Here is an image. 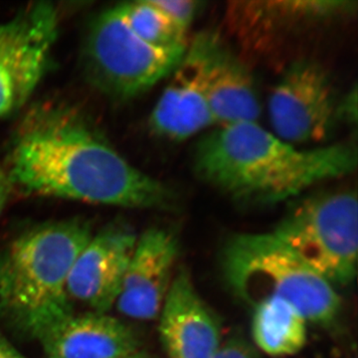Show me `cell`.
Instances as JSON below:
<instances>
[{"label": "cell", "mask_w": 358, "mask_h": 358, "mask_svg": "<svg viewBox=\"0 0 358 358\" xmlns=\"http://www.w3.org/2000/svg\"><path fill=\"white\" fill-rule=\"evenodd\" d=\"M357 164L350 143L301 150L258 122L219 127L199 141L194 152L202 180L249 204L279 203L352 173Z\"/></svg>", "instance_id": "obj_2"}, {"label": "cell", "mask_w": 358, "mask_h": 358, "mask_svg": "<svg viewBox=\"0 0 358 358\" xmlns=\"http://www.w3.org/2000/svg\"><path fill=\"white\" fill-rule=\"evenodd\" d=\"M271 232L334 287L346 286L355 279L358 204L355 192L310 197L292 209Z\"/></svg>", "instance_id": "obj_6"}, {"label": "cell", "mask_w": 358, "mask_h": 358, "mask_svg": "<svg viewBox=\"0 0 358 358\" xmlns=\"http://www.w3.org/2000/svg\"><path fill=\"white\" fill-rule=\"evenodd\" d=\"M252 310V338L261 352L268 357H286L305 348L308 322L288 301L270 298Z\"/></svg>", "instance_id": "obj_16"}, {"label": "cell", "mask_w": 358, "mask_h": 358, "mask_svg": "<svg viewBox=\"0 0 358 358\" xmlns=\"http://www.w3.org/2000/svg\"><path fill=\"white\" fill-rule=\"evenodd\" d=\"M93 235L80 218L39 224L0 252V320L21 338L39 339L73 315L68 278Z\"/></svg>", "instance_id": "obj_3"}, {"label": "cell", "mask_w": 358, "mask_h": 358, "mask_svg": "<svg viewBox=\"0 0 358 358\" xmlns=\"http://www.w3.org/2000/svg\"><path fill=\"white\" fill-rule=\"evenodd\" d=\"M162 13L180 31L187 34L190 25L199 10V2L194 0H154Z\"/></svg>", "instance_id": "obj_18"}, {"label": "cell", "mask_w": 358, "mask_h": 358, "mask_svg": "<svg viewBox=\"0 0 358 358\" xmlns=\"http://www.w3.org/2000/svg\"><path fill=\"white\" fill-rule=\"evenodd\" d=\"M14 186L6 171L0 167V215L3 212L13 193Z\"/></svg>", "instance_id": "obj_20"}, {"label": "cell", "mask_w": 358, "mask_h": 358, "mask_svg": "<svg viewBox=\"0 0 358 358\" xmlns=\"http://www.w3.org/2000/svg\"><path fill=\"white\" fill-rule=\"evenodd\" d=\"M136 240L133 228L120 220L92 235L70 271L71 300L94 312L107 313L119 296Z\"/></svg>", "instance_id": "obj_10"}, {"label": "cell", "mask_w": 358, "mask_h": 358, "mask_svg": "<svg viewBox=\"0 0 358 358\" xmlns=\"http://www.w3.org/2000/svg\"><path fill=\"white\" fill-rule=\"evenodd\" d=\"M212 358H259L248 343L240 338H233L221 345L220 350Z\"/></svg>", "instance_id": "obj_19"}, {"label": "cell", "mask_w": 358, "mask_h": 358, "mask_svg": "<svg viewBox=\"0 0 358 358\" xmlns=\"http://www.w3.org/2000/svg\"><path fill=\"white\" fill-rule=\"evenodd\" d=\"M159 338L169 358H212L220 350V322L185 268H178L159 315Z\"/></svg>", "instance_id": "obj_12"}, {"label": "cell", "mask_w": 358, "mask_h": 358, "mask_svg": "<svg viewBox=\"0 0 358 358\" xmlns=\"http://www.w3.org/2000/svg\"><path fill=\"white\" fill-rule=\"evenodd\" d=\"M224 279L233 294L253 308L270 298L288 301L308 322L327 327L341 313L336 288L272 232L240 233L223 249Z\"/></svg>", "instance_id": "obj_4"}, {"label": "cell", "mask_w": 358, "mask_h": 358, "mask_svg": "<svg viewBox=\"0 0 358 358\" xmlns=\"http://www.w3.org/2000/svg\"><path fill=\"white\" fill-rule=\"evenodd\" d=\"M186 47L164 49L148 43L129 25L120 3L105 9L90 23L82 66L90 83L99 91L128 100L169 77Z\"/></svg>", "instance_id": "obj_5"}, {"label": "cell", "mask_w": 358, "mask_h": 358, "mask_svg": "<svg viewBox=\"0 0 358 358\" xmlns=\"http://www.w3.org/2000/svg\"><path fill=\"white\" fill-rule=\"evenodd\" d=\"M6 171L14 187L38 196L134 209H169L176 200L84 115L56 103L28 110L11 138Z\"/></svg>", "instance_id": "obj_1"}, {"label": "cell", "mask_w": 358, "mask_h": 358, "mask_svg": "<svg viewBox=\"0 0 358 358\" xmlns=\"http://www.w3.org/2000/svg\"><path fill=\"white\" fill-rule=\"evenodd\" d=\"M219 42L215 33L202 32L187 44L150 115V128L157 136L182 141L215 126L207 88L212 56Z\"/></svg>", "instance_id": "obj_9"}, {"label": "cell", "mask_w": 358, "mask_h": 358, "mask_svg": "<svg viewBox=\"0 0 358 358\" xmlns=\"http://www.w3.org/2000/svg\"><path fill=\"white\" fill-rule=\"evenodd\" d=\"M126 20L136 34L155 47L164 49L185 48L186 34L162 13L154 0L124 2Z\"/></svg>", "instance_id": "obj_17"}, {"label": "cell", "mask_w": 358, "mask_h": 358, "mask_svg": "<svg viewBox=\"0 0 358 358\" xmlns=\"http://www.w3.org/2000/svg\"><path fill=\"white\" fill-rule=\"evenodd\" d=\"M46 358H122L140 352L136 331L107 313L71 315L39 339Z\"/></svg>", "instance_id": "obj_14"}, {"label": "cell", "mask_w": 358, "mask_h": 358, "mask_svg": "<svg viewBox=\"0 0 358 358\" xmlns=\"http://www.w3.org/2000/svg\"><path fill=\"white\" fill-rule=\"evenodd\" d=\"M352 2L338 0L234 2L228 9L233 31L245 43L263 47L310 26L352 14Z\"/></svg>", "instance_id": "obj_13"}, {"label": "cell", "mask_w": 358, "mask_h": 358, "mask_svg": "<svg viewBox=\"0 0 358 358\" xmlns=\"http://www.w3.org/2000/svg\"><path fill=\"white\" fill-rule=\"evenodd\" d=\"M209 110L218 127L257 122L261 108L251 73L219 42L209 68Z\"/></svg>", "instance_id": "obj_15"}, {"label": "cell", "mask_w": 358, "mask_h": 358, "mask_svg": "<svg viewBox=\"0 0 358 358\" xmlns=\"http://www.w3.org/2000/svg\"><path fill=\"white\" fill-rule=\"evenodd\" d=\"M141 358H148V357H145V355H143V357H141Z\"/></svg>", "instance_id": "obj_23"}, {"label": "cell", "mask_w": 358, "mask_h": 358, "mask_svg": "<svg viewBox=\"0 0 358 358\" xmlns=\"http://www.w3.org/2000/svg\"><path fill=\"white\" fill-rule=\"evenodd\" d=\"M0 358H27L0 334Z\"/></svg>", "instance_id": "obj_21"}, {"label": "cell", "mask_w": 358, "mask_h": 358, "mask_svg": "<svg viewBox=\"0 0 358 358\" xmlns=\"http://www.w3.org/2000/svg\"><path fill=\"white\" fill-rule=\"evenodd\" d=\"M179 242L176 234L150 227L138 236L115 307L124 317L157 319L176 275Z\"/></svg>", "instance_id": "obj_11"}, {"label": "cell", "mask_w": 358, "mask_h": 358, "mask_svg": "<svg viewBox=\"0 0 358 358\" xmlns=\"http://www.w3.org/2000/svg\"><path fill=\"white\" fill-rule=\"evenodd\" d=\"M143 352H138L134 353L133 355H129V357H122V358H141L143 357Z\"/></svg>", "instance_id": "obj_22"}, {"label": "cell", "mask_w": 358, "mask_h": 358, "mask_svg": "<svg viewBox=\"0 0 358 358\" xmlns=\"http://www.w3.org/2000/svg\"><path fill=\"white\" fill-rule=\"evenodd\" d=\"M58 33V10L50 2L29 4L0 23V119L20 110L39 86Z\"/></svg>", "instance_id": "obj_7"}, {"label": "cell", "mask_w": 358, "mask_h": 358, "mask_svg": "<svg viewBox=\"0 0 358 358\" xmlns=\"http://www.w3.org/2000/svg\"><path fill=\"white\" fill-rule=\"evenodd\" d=\"M338 105L326 71L312 61H296L268 99L273 134L294 145L326 140L339 119Z\"/></svg>", "instance_id": "obj_8"}]
</instances>
